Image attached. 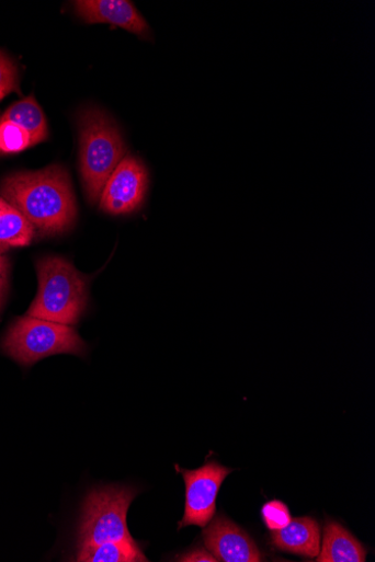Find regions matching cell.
Returning a JSON list of instances; mask_svg holds the SVG:
<instances>
[{"mask_svg":"<svg viewBox=\"0 0 375 562\" xmlns=\"http://www.w3.org/2000/svg\"><path fill=\"white\" fill-rule=\"evenodd\" d=\"M181 562H217L218 560L208 551L202 548L194 549L177 557Z\"/></svg>","mask_w":375,"mask_h":562,"instance_id":"19","label":"cell"},{"mask_svg":"<svg viewBox=\"0 0 375 562\" xmlns=\"http://www.w3.org/2000/svg\"><path fill=\"white\" fill-rule=\"evenodd\" d=\"M0 91L7 95L14 91L20 92L18 67L3 50H0Z\"/></svg>","mask_w":375,"mask_h":562,"instance_id":"17","label":"cell"},{"mask_svg":"<svg viewBox=\"0 0 375 562\" xmlns=\"http://www.w3.org/2000/svg\"><path fill=\"white\" fill-rule=\"evenodd\" d=\"M76 13L87 23H105L121 27L144 39L151 38V28L127 0H78Z\"/></svg>","mask_w":375,"mask_h":562,"instance_id":"9","label":"cell"},{"mask_svg":"<svg viewBox=\"0 0 375 562\" xmlns=\"http://www.w3.org/2000/svg\"><path fill=\"white\" fill-rule=\"evenodd\" d=\"M11 208L12 206L5 199L0 198V216L4 215Z\"/></svg>","mask_w":375,"mask_h":562,"instance_id":"20","label":"cell"},{"mask_svg":"<svg viewBox=\"0 0 375 562\" xmlns=\"http://www.w3.org/2000/svg\"><path fill=\"white\" fill-rule=\"evenodd\" d=\"M0 193L42 236H60L76 221L70 177L60 165L8 176L0 185Z\"/></svg>","mask_w":375,"mask_h":562,"instance_id":"1","label":"cell"},{"mask_svg":"<svg viewBox=\"0 0 375 562\" xmlns=\"http://www.w3.org/2000/svg\"><path fill=\"white\" fill-rule=\"evenodd\" d=\"M149 186V174L143 161L125 157L104 186L101 209L110 215H128L143 206Z\"/></svg>","mask_w":375,"mask_h":562,"instance_id":"7","label":"cell"},{"mask_svg":"<svg viewBox=\"0 0 375 562\" xmlns=\"http://www.w3.org/2000/svg\"><path fill=\"white\" fill-rule=\"evenodd\" d=\"M262 518L271 531L284 529L292 521L288 506L281 501H270L262 507Z\"/></svg>","mask_w":375,"mask_h":562,"instance_id":"16","label":"cell"},{"mask_svg":"<svg viewBox=\"0 0 375 562\" xmlns=\"http://www.w3.org/2000/svg\"><path fill=\"white\" fill-rule=\"evenodd\" d=\"M0 119L10 121L26 130L32 138L33 147L48 138L46 118L33 96L12 105Z\"/></svg>","mask_w":375,"mask_h":562,"instance_id":"12","label":"cell"},{"mask_svg":"<svg viewBox=\"0 0 375 562\" xmlns=\"http://www.w3.org/2000/svg\"><path fill=\"white\" fill-rule=\"evenodd\" d=\"M175 468L185 484V507L179 530L190 526L205 528L215 517L219 489L232 470L215 460L194 471Z\"/></svg>","mask_w":375,"mask_h":562,"instance_id":"6","label":"cell"},{"mask_svg":"<svg viewBox=\"0 0 375 562\" xmlns=\"http://www.w3.org/2000/svg\"><path fill=\"white\" fill-rule=\"evenodd\" d=\"M30 134L19 125L0 119V156L18 154L32 148Z\"/></svg>","mask_w":375,"mask_h":562,"instance_id":"15","label":"cell"},{"mask_svg":"<svg viewBox=\"0 0 375 562\" xmlns=\"http://www.w3.org/2000/svg\"><path fill=\"white\" fill-rule=\"evenodd\" d=\"M203 538L207 550L218 561L259 562L263 559L254 540L224 514H218L205 527Z\"/></svg>","mask_w":375,"mask_h":562,"instance_id":"8","label":"cell"},{"mask_svg":"<svg viewBox=\"0 0 375 562\" xmlns=\"http://www.w3.org/2000/svg\"><path fill=\"white\" fill-rule=\"evenodd\" d=\"M34 227L15 208H11L0 216V248H24L31 244L34 238Z\"/></svg>","mask_w":375,"mask_h":562,"instance_id":"14","label":"cell"},{"mask_svg":"<svg viewBox=\"0 0 375 562\" xmlns=\"http://www.w3.org/2000/svg\"><path fill=\"white\" fill-rule=\"evenodd\" d=\"M80 173L88 200L96 204L104 186L125 158L123 136L105 113L89 108L79 114Z\"/></svg>","mask_w":375,"mask_h":562,"instance_id":"2","label":"cell"},{"mask_svg":"<svg viewBox=\"0 0 375 562\" xmlns=\"http://www.w3.org/2000/svg\"><path fill=\"white\" fill-rule=\"evenodd\" d=\"M77 561L81 562H147L149 561L137 542H111L78 550Z\"/></svg>","mask_w":375,"mask_h":562,"instance_id":"13","label":"cell"},{"mask_svg":"<svg viewBox=\"0 0 375 562\" xmlns=\"http://www.w3.org/2000/svg\"><path fill=\"white\" fill-rule=\"evenodd\" d=\"M137 495L129 486L92 489L81 509L77 551L111 542L135 543L127 527V512Z\"/></svg>","mask_w":375,"mask_h":562,"instance_id":"4","label":"cell"},{"mask_svg":"<svg viewBox=\"0 0 375 562\" xmlns=\"http://www.w3.org/2000/svg\"><path fill=\"white\" fill-rule=\"evenodd\" d=\"M366 549L341 525L328 521L323 530L318 562H364Z\"/></svg>","mask_w":375,"mask_h":562,"instance_id":"11","label":"cell"},{"mask_svg":"<svg viewBox=\"0 0 375 562\" xmlns=\"http://www.w3.org/2000/svg\"><path fill=\"white\" fill-rule=\"evenodd\" d=\"M3 352L23 366L59 354L84 355L86 343L70 325L35 317H22L10 326Z\"/></svg>","mask_w":375,"mask_h":562,"instance_id":"5","label":"cell"},{"mask_svg":"<svg viewBox=\"0 0 375 562\" xmlns=\"http://www.w3.org/2000/svg\"><path fill=\"white\" fill-rule=\"evenodd\" d=\"M38 291L27 316L77 324L87 309V279L73 265L59 256L41 259L37 264Z\"/></svg>","mask_w":375,"mask_h":562,"instance_id":"3","label":"cell"},{"mask_svg":"<svg viewBox=\"0 0 375 562\" xmlns=\"http://www.w3.org/2000/svg\"><path fill=\"white\" fill-rule=\"evenodd\" d=\"M4 251L3 248H0V309L3 307L9 288L10 265L8 257L4 255Z\"/></svg>","mask_w":375,"mask_h":562,"instance_id":"18","label":"cell"},{"mask_svg":"<svg viewBox=\"0 0 375 562\" xmlns=\"http://www.w3.org/2000/svg\"><path fill=\"white\" fill-rule=\"evenodd\" d=\"M7 93L3 91H0V101H3L7 98Z\"/></svg>","mask_w":375,"mask_h":562,"instance_id":"21","label":"cell"},{"mask_svg":"<svg viewBox=\"0 0 375 562\" xmlns=\"http://www.w3.org/2000/svg\"><path fill=\"white\" fill-rule=\"evenodd\" d=\"M272 543L285 552L315 558L320 551V529L312 518H298L271 534Z\"/></svg>","mask_w":375,"mask_h":562,"instance_id":"10","label":"cell"}]
</instances>
